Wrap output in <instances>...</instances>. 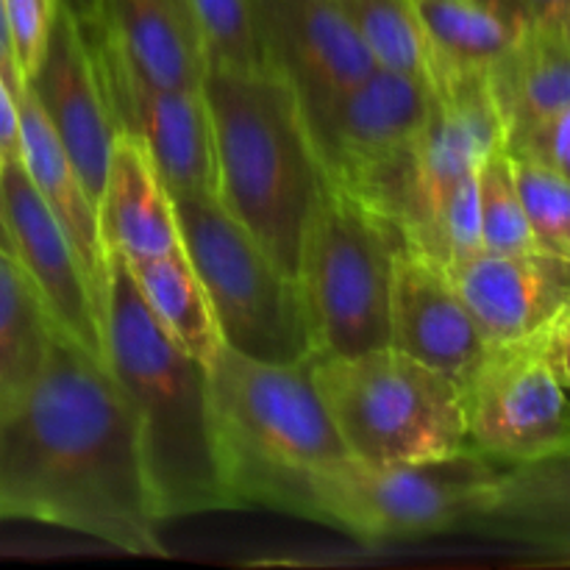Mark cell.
I'll return each instance as SVG.
<instances>
[{
  "label": "cell",
  "instance_id": "1",
  "mask_svg": "<svg viewBox=\"0 0 570 570\" xmlns=\"http://www.w3.org/2000/svg\"><path fill=\"white\" fill-rule=\"evenodd\" d=\"M42 521L122 554L167 557L137 417L104 360L56 332L37 376L0 399V521Z\"/></svg>",
  "mask_w": 570,
  "mask_h": 570
},
{
  "label": "cell",
  "instance_id": "2",
  "mask_svg": "<svg viewBox=\"0 0 570 570\" xmlns=\"http://www.w3.org/2000/svg\"><path fill=\"white\" fill-rule=\"evenodd\" d=\"M104 362L137 417L145 471L161 521L232 510L223 482L209 367L159 326L117 256L109 265Z\"/></svg>",
  "mask_w": 570,
  "mask_h": 570
},
{
  "label": "cell",
  "instance_id": "3",
  "mask_svg": "<svg viewBox=\"0 0 570 570\" xmlns=\"http://www.w3.org/2000/svg\"><path fill=\"white\" fill-rule=\"evenodd\" d=\"M204 98L215 137L217 200L295 278L323 189V167L293 83L259 67H209Z\"/></svg>",
  "mask_w": 570,
  "mask_h": 570
},
{
  "label": "cell",
  "instance_id": "4",
  "mask_svg": "<svg viewBox=\"0 0 570 570\" xmlns=\"http://www.w3.org/2000/svg\"><path fill=\"white\" fill-rule=\"evenodd\" d=\"M209 393L232 507L301 515L309 476L351 460L309 362H265L223 345Z\"/></svg>",
  "mask_w": 570,
  "mask_h": 570
},
{
  "label": "cell",
  "instance_id": "5",
  "mask_svg": "<svg viewBox=\"0 0 570 570\" xmlns=\"http://www.w3.org/2000/svg\"><path fill=\"white\" fill-rule=\"evenodd\" d=\"M312 379L351 460L360 465H412L468 449L454 379L393 345L315 356Z\"/></svg>",
  "mask_w": 570,
  "mask_h": 570
},
{
  "label": "cell",
  "instance_id": "6",
  "mask_svg": "<svg viewBox=\"0 0 570 570\" xmlns=\"http://www.w3.org/2000/svg\"><path fill=\"white\" fill-rule=\"evenodd\" d=\"M404 245L382 212L323 176L295 271L315 356L390 345V289Z\"/></svg>",
  "mask_w": 570,
  "mask_h": 570
},
{
  "label": "cell",
  "instance_id": "7",
  "mask_svg": "<svg viewBox=\"0 0 570 570\" xmlns=\"http://www.w3.org/2000/svg\"><path fill=\"white\" fill-rule=\"evenodd\" d=\"M181 245L215 309L223 343L265 362L315 360L298 282L217 195H173Z\"/></svg>",
  "mask_w": 570,
  "mask_h": 570
},
{
  "label": "cell",
  "instance_id": "8",
  "mask_svg": "<svg viewBox=\"0 0 570 570\" xmlns=\"http://www.w3.org/2000/svg\"><path fill=\"white\" fill-rule=\"evenodd\" d=\"M507 468L476 449L412 465L348 460L309 476L301 518L343 529L362 543L415 540L468 527Z\"/></svg>",
  "mask_w": 570,
  "mask_h": 570
},
{
  "label": "cell",
  "instance_id": "9",
  "mask_svg": "<svg viewBox=\"0 0 570 570\" xmlns=\"http://www.w3.org/2000/svg\"><path fill=\"white\" fill-rule=\"evenodd\" d=\"M460 395L468 445L488 460L515 468L570 451V390L543 334L490 345Z\"/></svg>",
  "mask_w": 570,
  "mask_h": 570
},
{
  "label": "cell",
  "instance_id": "10",
  "mask_svg": "<svg viewBox=\"0 0 570 570\" xmlns=\"http://www.w3.org/2000/svg\"><path fill=\"white\" fill-rule=\"evenodd\" d=\"M429 106V83L382 67L343 92L304 106L323 176L365 195L412 154Z\"/></svg>",
  "mask_w": 570,
  "mask_h": 570
},
{
  "label": "cell",
  "instance_id": "11",
  "mask_svg": "<svg viewBox=\"0 0 570 570\" xmlns=\"http://www.w3.org/2000/svg\"><path fill=\"white\" fill-rule=\"evenodd\" d=\"M92 45L115 128L148 148L173 195H215V137L204 87L176 89L150 83L100 37L83 31Z\"/></svg>",
  "mask_w": 570,
  "mask_h": 570
},
{
  "label": "cell",
  "instance_id": "12",
  "mask_svg": "<svg viewBox=\"0 0 570 570\" xmlns=\"http://www.w3.org/2000/svg\"><path fill=\"white\" fill-rule=\"evenodd\" d=\"M9 250L37 287L56 328L104 360V321L81 259L61 223L28 178L22 161L0 165Z\"/></svg>",
  "mask_w": 570,
  "mask_h": 570
},
{
  "label": "cell",
  "instance_id": "13",
  "mask_svg": "<svg viewBox=\"0 0 570 570\" xmlns=\"http://www.w3.org/2000/svg\"><path fill=\"white\" fill-rule=\"evenodd\" d=\"M248 14L265 65L293 83L304 106L376 70L340 0H248Z\"/></svg>",
  "mask_w": 570,
  "mask_h": 570
},
{
  "label": "cell",
  "instance_id": "14",
  "mask_svg": "<svg viewBox=\"0 0 570 570\" xmlns=\"http://www.w3.org/2000/svg\"><path fill=\"white\" fill-rule=\"evenodd\" d=\"M26 87L37 98L61 150L98 206L117 128L89 37L65 9L56 11L48 48Z\"/></svg>",
  "mask_w": 570,
  "mask_h": 570
},
{
  "label": "cell",
  "instance_id": "15",
  "mask_svg": "<svg viewBox=\"0 0 570 570\" xmlns=\"http://www.w3.org/2000/svg\"><path fill=\"white\" fill-rule=\"evenodd\" d=\"M490 345L543 334L570 306V262L549 250H479L445 265Z\"/></svg>",
  "mask_w": 570,
  "mask_h": 570
},
{
  "label": "cell",
  "instance_id": "16",
  "mask_svg": "<svg viewBox=\"0 0 570 570\" xmlns=\"http://www.w3.org/2000/svg\"><path fill=\"white\" fill-rule=\"evenodd\" d=\"M390 345L454 379L456 387L473 376L490 348L443 262L410 243L395 256Z\"/></svg>",
  "mask_w": 570,
  "mask_h": 570
},
{
  "label": "cell",
  "instance_id": "17",
  "mask_svg": "<svg viewBox=\"0 0 570 570\" xmlns=\"http://www.w3.org/2000/svg\"><path fill=\"white\" fill-rule=\"evenodd\" d=\"M98 31L145 81L200 89L209 72L204 33L189 0H104Z\"/></svg>",
  "mask_w": 570,
  "mask_h": 570
},
{
  "label": "cell",
  "instance_id": "18",
  "mask_svg": "<svg viewBox=\"0 0 570 570\" xmlns=\"http://www.w3.org/2000/svg\"><path fill=\"white\" fill-rule=\"evenodd\" d=\"M98 217L106 250L120 259L161 254L181 245L176 198L148 148L131 134H115Z\"/></svg>",
  "mask_w": 570,
  "mask_h": 570
},
{
  "label": "cell",
  "instance_id": "19",
  "mask_svg": "<svg viewBox=\"0 0 570 570\" xmlns=\"http://www.w3.org/2000/svg\"><path fill=\"white\" fill-rule=\"evenodd\" d=\"M20 106V159L28 178L39 189L48 209L61 223L65 234L70 237L78 259H81L87 282L92 287L95 304L104 321L106 293H109V265L111 254L106 250L104 234H100L98 206L89 198L87 187L78 178L76 167L70 165L67 154L61 150L48 117L39 109L31 89L22 87L17 95Z\"/></svg>",
  "mask_w": 570,
  "mask_h": 570
},
{
  "label": "cell",
  "instance_id": "20",
  "mask_svg": "<svg viewBox=\"0 0 570 570\" xmlns=\"http://www.w3.org/2000/svg\"><path fill=\"white\" fill-rule=\"evenodd\" d=\"M468 527L554 551L557 562L570 566V451L507 468Z\"/></svg>",
  "mask_w": 570,
  "mask_h": 570
},
{
  "label": "cell",
  "instance_id": "21",
  "mask_svg": "<svg viewBox=\"0 0 570 570\" xmlns=\"http://www.w3.org/2000/svg\"><path fill=\"white\" fill-rule=\"evenodd\" d=\"M488 81L507 134L570 109V39L566 31L521 33L488 67Z\"/></svg>",
  "mask_w": 570,
  "mask_h": 570
},
{
  "label": "cell",
  "instance_id": "22",
  "mask_svg": "<svg viewBox=\"0 0 570 570\" xmlns=\"http://www.w3.org/2000/svg\"><path fill=\"white\" fill-rule=\"evenodd\" d=\"M120 259V256H117ZM137 287L139 298L159 321V326L187 351L189 356L209 367L223 351V334L215 309L206 295L204 282L195 271L184 245L161 254L120 259Z\"/></svg>",
  "mask_w": 570,
  "mask_h": 570
},
{
  "label": "cell",
  "instance_id": "23",
  "mask_svg": "<svg viewBox=\"0 0 570 570\" xmlns=\"http://www.w3.org/2000/svg\"><path fill=\"white\" fill-rule=\"evenodd\" d=\"M56 332L59 328L28 273L0 243V399L37 376Z\"/></svg>",
  "mask_w": 570,
  "mask_h": 570
},
{
  "label": "cell",
  "instance_id": "24",
  "mask_svg": "<svg viewBox=\"0 0 570 570\" xmlns=\"http://www.w3.org/2000/svg\"><path fill=\"white\" fill-rule=\"evenodd\" d=\"M340 6L371 53L373 65L432 87L438 76V56L415 0H340Z\"/></svg>",
  "mask_w": 570,
  "mask_h": 570
},
{
  "label": "cell",
  "instance_id": "25",
  "mask_svg": "<svg viewBox=\"0 0 570 570\" xmlns=\"http://www.w3.org/2000/svg\"><path fill=\"white\" fill-rule=\"evenodd\" d=\"M415 6L438 56V72L490 67L521 37L479 0H415Z\"/></svg>",
  "mask_w": 570,
  "mask_h": 570
},
{
  "label": "cell",
  "instance_id": "26",
  "mask_svg": "<svg viewBox=\"0 0 570 570\" xmlns=\"http://www.w3.org/2000/svg\"><path fill=\"white\" fill-rule=\"evenodd\" d=\"M479 184V217H482L484 250L499 254H523L538 250L527 209L518 195L512 161L507 148L493 150L476 170Z\"/></svg>",
  "mask_w": 570,
  "mask_h": 570
},
{
  "label": "cell",
  "instance_id": "27",
  "mask_svg": "<svg viewBox=\"0 0 570 570\" xmlns=\"http://www.w3.org/2000/svg\"><path fill=\"white\" fill-rule=\"evenodd\" d=\"M507 154L534 239L543 250L570 262V178L529 156Z\"/></svg>",
  "mask_w": 570,
  "mask_h": 570
},
{
  "label": "cell",
  "instance_id": "28",
  "mask_svg": "<svg viewBox=\"0 0 570 570\" xmlns=\"http://www.w3.org/2000/svg\"><path fill=\"white\" fill-rule=\"evenodd\" d=\"M204 33L209 67L265 65L250 26L248 0H189Z\"/></svg>",
  "mask_w": 570,
  "mask_h": 570
},
{
  "label": "cell",
  "instance_id": "29",
  "mask_svg": "<svg viewBox=\"0 0 570 570\" xmlns=\"http://www.w3.org/2000/svg\"><path fill=\"white\" fill-rule=\"evenodd\" d=\"M9 14L11 37H14L17 61H20L22 78H31L42 61L48 48L50 28H53L59 0H3Z\"/></svg>",
  "mask_w": 570,
  "mask_h": 570
},
{
  "label": "cell",
  "instance_id": "30",
  "mask_svg": "<svg viewBox=\"0 0 570 570\" xmlns=\"http://www.w3.org/2000/svg\"><path fill=\"white\" fill-rule=\"evenodd\" d=\"M504 148L512 154L529 156V159L570 178V109L507 134Z\"/></svg>",
  "mask_w": 570,
  "mask_h": 570
},
{
  "label": "cell",
  "instance_id": "31",
  "mask_svg": "<svg viewBox=\"0 0 570 570\" xmlns=\"http://www.w3.org/2000/svg\"><path fill=\"white\" fill-rule=\"evenodd\" d=\"M518 33L566 31L570 0H479Z\"/></svg>",
  "mask_w": 570,
  "mask_h": 570
},
{
  "label": "cell",
  "instance_id": "32",
  "mask_svg": "<svg viewBox=\"0 0 570 570\" xmlns=\"http://www.w3.org/2000/svg\"><path fill=\"white\" fill-rule=\"evenodd\" d=\"M546 354L570 390V306L543 332Z\"/></svg>",
  "mask_w": 570,
  "mask_h": 570
},
{
  "label": "cell",
  "instance_id": "33",
  "mask_svg": "<svg viewBox=\"0 0 570 570\" xmlns=\"http://www.w3.org/2000/svg\"><path fill=\"white\" fill-rule=\"evenodd\" d=\"M0 76L9 83V89L14 95H20V89L26 87V78H22L20 61H17L14 50V37H11L9 14H6V3L0 0Z\"/></svg>",
  "mask_w": 570,
  "mask_h": 570
},
{
  "label": "cell",
  "instance_id": "34",
  "mask_svg": "<svg viewBox=\"0 0 570 570\" xmlns=\"http://www.w3.org/2000/svg\"><path fill=\"white\" fill-rule=\"evenodd\" d=\"M104 0H59V9H65L81 28H92L100 17Z\"/></svg>",
  "mask_w": 570,
  "mask_h": 570
},
{
  "label": "cell",
  "instance_id": "35",
  "mask_svg": "<svg viewBox=\"0 0 570 570\" xmlns=\"http://www.w3.org/2000/svg\"><path fill=\"white\" fill-rule=\"evenodd\" d=\"M0 243L9 248V234H6V217H3V193H0Z\"/></svg>",
  "mask_w": 570,
  "mask_h": 570
},
{
  "label": "cell",
  "instance_id": "36",
  "mask_svg": "<svg viewBox=\"0 0 570 570\" xmlns=\"http://www.w3.org/2000/svg\"><path fill=\"white\" fill-rule=\"evenodd\" d=\"M566 37L570 39V20H568V26H566Z\"/></svg>",
  "mask_w": 570,
  "mask_h": 570
}]
</instances>
